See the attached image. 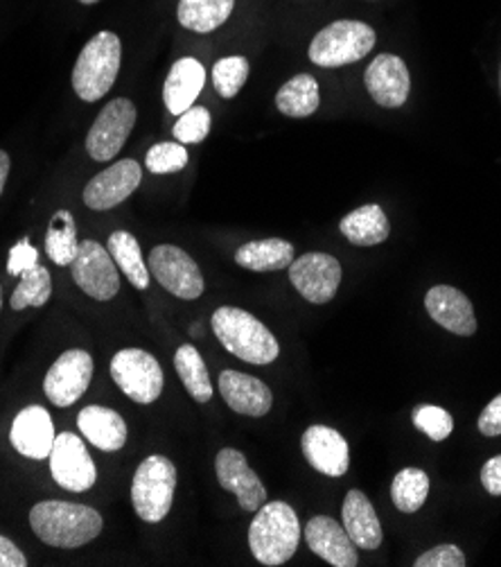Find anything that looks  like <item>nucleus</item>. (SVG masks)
Returning a JSON list of instances; mask_svg holds the SVG:
<instances>
[{
	"label": "nucleus",
	"instance_id": "f257e3e1",
	"mask_svg": "<svg viewBox=\"0 0 501 567\" xmlns=\"http://www.w3.org/2000/svg\"><path fill=\"white\" fill-rule=\"evenodd\" d=\"M32 532L50 547L75 549L95 540L102 532V516L91 506L45 499L32 506L30 512Z\"/></svg>",
	"mask_w": 501,
	"mask_h": 567
},
{
	"label": "nucleus",
	"instance_id": "f03ea898",
	"mask_svg": "<svg viewBox=\"0 0 501 567\" xmlns=\"http://www.w3.org/2000/svg\"><path fill=\"white\" fill-rule=\"evenodd\" d=\"M210 326L221 347L249 364L264 367L281 355V347H278L273 332L242 308L225 306L215 310Z\"/></svg>",
	"mask_w": 501,
	"mask_h": 567
},
{
	"label": "nucleus",
	"instance_id": "7ed1b4c3",
	"mask_svg": "<svg viewBox=\"0 0 501 567\" xmlns=\"http://www.w3.org/2000/svg\"><path fill=\"white\" fill-rule=\"evenodd\" d=\"M301 543V523L288 502H269L258 508L249 527V547L260 565L288 563Z\"/></svg>",
	"mask_w": 501,
	"mask_h": 567
},
{
	"label": "nucleus",
	"instance_id": "20e7f679",
	"mask_svg": "<svg viewBox=\"0 0 501 567\" xmlns=\"http://www.w3.org/2000/svg\"><path fill=\"white\" fill-rule=\"evenodd\" d=\"M123 62V45L118 34L97 32L82 48L75 69H73V89L84 102H97L104 97L111 86L116 84Z\"/></svg>",
	"mask_w": 501,
	"mask_h": 567
},
{
	"label": "nucleus",
	"instance_id": "39448f33",
	"mask_svg": "<svg viewBox=\"0 0 501 567\" xmlns=\"http://www.w3.org/2000/svg\"><path fill=\"white\" fill-rule=\"evenodd\" d=\"M375 30L362 21H334L310 43V62L321 69L355 64L373 50Z\"/></svg>",
	"mask_w": 501,
	"mask_h": 567
},
{
	"label": "nucleus",
	"instance_id": "423d86ee",
	"mask_svg": "<svg viewBox=\"0 0 501 567\" xmlns=\"http://www.w3.org/2000/svg\"><path fill=\"white\" fill-rule=\"evenodd\" d=\"M175 491L177 466L163 455L147 457L138 466L132 484V502L136 508V516L152 525L165 520V516L170 514L173 508Z\"/></svg>",
	"mask_w": 501,
	"mask_h": 567
},
{
	"label": "nucleus",
	"instance_id": "0eeeda50",
	"mask_svg": "<svg viewBox=\"0 0 501 567\" xmlns=\"http://www.w3.org/2000/svg\"><path fill=\"white\" fill-rule=\"evenodd\" d=\"M111 378L134 403H154L165 384L158 360L143 349H123L111 360Z\"/></svg>",
	"mask_w": 501,
	"mask_h": 567
},
{
	"label": "nucleus",
	"instance_id": "6e6552de",
	"mask_svg": "<svg viewBox=\"0 0 501 567\" xmlns=\"http://www.w3.org/2000/svg\"><path fill=\"white\" fill-rule=\"evenodd\" d=\"M73 280L77 288L95 301H111L121 292V274L114 256L100 243L84 240L71 262Z\"/></svg>",
	"mask_w": 501,
	"mask_h": 567
},
{
	"label": "nucleus",
	"instance_id": "1a4fd4ad",
	"mask_svg": "<svg viewBox=\"0 0 501 567\" xmlns=\"http://www.w3.org/2000/svg\"><path fill=\"white\" fill-rule=\"evenodd\" d=\"M136 125V106L127 97L111 100L95 118L93 127L86 136L88 156L97 163H106L114 158L127 143L132 130Z\"/></svg>",
	"mask_w": 501,
	"mask_h": 567
},
{
	"label": "nucleus",
	"instance_id": "9d476101",
	"mask_svg": "<svg viewBox=\"0 0 501 567\" xmlns=\"http://www.w3.org/2000/svg\"><path fill=\"white\" fill-rule=\"evenodd\" d=\"M147 267L167 292L184 301H195L203 295V276L199 265L192 260V256L175 245L154 247Z\"/></svg>",
	"mask_w": 501,
	"mask_h": 567
},
{
	"label": "nucleus",
	"instance_id": "9b49d317",
	"mask_svg": "<svg viewBox=\"0 0 501 567\" xmlns=\"http://www.w3.org/2000/svg\"><path fill=\"white\" fill-rule=\"evenodd\" d=\"M288 269L292 286L299 290V295L316 306H323L334 299L344 276L337 258L319 251L296 258Z\"/></svg>",
	"mask_w": 501,
	"mask_h": 567
},
{
	"label": "nucleus",
	"instance_id": "f8f14e48",
	"mask_svg": "<svg viewBox=\"0 0 501 567\" xmlns=\"http://www.w3.org/2000/svg\"><path fill=\"white\" fill-rule=\"evenodd\" d=\"M50 473L54 482L73 493H84L93 488L97 480L95 464L84 441L73 432L58 434V439H54L50 450Z\"/></svg>",
	"mask_w": 501,
	"mask_h": 567
},
{
	"label": "nucleus",
	"instance_id": "ddd939ff",
	"mask_svg": "<svg viewBox=\"0 0 501 567\" xmlns=\"http://www.w3.org/2000/svg\"><path fill=\"white\" fill-rule=\"evenodd\" d=\"M93 378V358L82 349H71L60 355L43 380V391L52 405L71 408L86 393Z\"/></svg>",
	"mask_w": 501,
	"mask_h": 567
},
{
	"label": "nucleus",
	"instance_id": "4468645a",
	"mask_svg": "<svg viewBox=\"0 0 501 567\" xmlns=\"http://www.w3.org/2000/svg\"><path fill=\"white\" fill-rule=\"evenodd\" d=\"M143 182V167L134 158L118 161L102 169L84 188V204L91 210H108L136 193Z\"/></svg>",
	"mask_w": 501,
	"mask_h": 567
},
{
	"label": "nucleus",
	"instance_id": "2eb2a0df",
	"mask_svg": "<svg viewBox=\"0 0 501 567\" xmlns=\"http://www.w3.org/2000/svg\"><path fill=\"white\" fill-rule=\"evenodd\" d=\"M217 480L221 488L233 493L244 512H258L267 502V491L253 468L247 464V457L236 447L219 450L215 462Z\"/></svg>",
	"mask_w": 501,
	"mask_h": 567
},
{
	"label": "nucleus",
	"instance_id": "dca6fc26",
	"mask_svg": "<svg viewBox=\"0 0 501 567\" xmlns=\"http://www.w3.org/2000/svg\"><path fill=\"white\" fill-rule=\"evenodd\" d=\"M370 97L384 109H398L409 100L411 78L407 64L396 54H377L364 73Z\"/></svg>",
	"mask_w": 501,
	"mask_h": 567
},
{
	"label": "nucleus",
	"instance_id": "f3484780",
	"mask_svg": "<svg viewBox=\"0 0 501 567\" xmlns=\"http://www.w3.org/2000/svg\"><path fill=\"white\" fill-rule=\"evenodd\" d=\"M301 445L307 464L314 471L327 477H344L348 473L351 450L337 430L327 425H312L305 430Z\"/></svg>",
	"mask_w": 501,
	"mask_h": 567
},
{
	"label": "nucleus",
	"instance_id": "a211bd4d",
	"mask_svg": "<svg viewBox=\"0 0 501 567\" xmlns=\"http://www.w3.org/2000/svg\"><path fill=\"white\" fill-rule=\"evenodd\" d=\"M305 543L319 558H323L325 563H330L334 567H357L359 565L357 547L351 540V536L346 534L344 525H340L337 520H332L327 516H314L305 525Z\"/></svg>",
	"mask_w": 501,
	"mask_h": 567
},
{
	"label": "nucleus",
	"instance_id": "6ab92c4d",
	"mask_svg": "<svg viewBox=\"0 0 501 567\" xmlns=\"http://www.w3.org/2000/svg\"><path fill=\"white\" fill-rule=\"evenodd\" d=\"M219 393L221 399L227 401V405L242 416L260 419V416H267L269 410L273 408L271 389L262 380L240 371H231V369L221 371Z\"/></svg>",
	"mask_w": 501,
	"mask_h": 567
},
{
	"label": "nucleus",
	"instance_id": "aec40b11",
	"mask_svg": "<svg viewBox=\"0 0 501 567\" xmlns=\"http://www.w3.org/2000/svg\"><path fill=\"white\" fill-rule=\"evenodd\" d=\"M425 308L429 317L445 330L461 337H472L477 332V317L472 301L450 286H436L425 297Z\"/></svg>",
	"mask_w": 501,
	"mask_h": 567
},
{
	"label": "nucleus",
	"instance_id": "412c9836",
	"mask_svg": "<svg viewBox=\"0 0 501 567\" xmlns=\"http://www.w3.org/2000/svg\"><path fill=\"white\" fill-rule=\"evenodd\" d=\"M54 439H58V434H54V423L48 410L39 405H30L21 410L12 423L10 441L17 447V452H21V455L28 460L39 462L50 457Z\"/></svg>",
	"mask_w": 501,
	"mask_h": 567
},
{
	"label": "nucleus",
	"instance_id": "4be33fe9",
	"mask_svg": "<svg viewBox=\"0 0 501 567\" xmlns=\"http://www.w3.org/2000/svg\"><path fill=\"white\" fill-rule=\"evenodd\" d=\"M203 84H206L203 66L197 60H192V56L179 60L170 69V75H167L163 86V102L167 111L175 113V116H181L184 111H188L195 104Z\"/></svg>",
	"mask_w": 501,
	"mask_h": 567
},
{
	"label": "nucleus",
	"instance_id": "5701e85b",
	"mask_svg": "<svg viewBox=\"0 0 501 567\" xmlns=\"http://www.w3.org/2000/svg\"><path fill=\"white\" fill-rule=\"evenodd\" d=\"M344 529L359 549H377L382 545V525L370 499L359 491H348L342 508Z\"/></svg>",
	"mask_w": 501,
	"mask_h": 567
},
{
	"label": "nucleus",
	"instance_id": "b1692460",
	"mask_svg": "<svg viewBox=\"0 0 501 567\" xmlns=\"http://www.w3.org/2000/svg\"><path fill=\"white\" fill-rule=\"evenodd\" d=\"M80 432L93 443L97 450L116 452L123 450L127 443V423L125 419L102 405H88L77 416Z\"/></svg>",
	"mask_w": 501,
	"mask_h": 567
},
{
	"label": "nucleus",
	"instance_id": "393cba45",
	"mask_svg": "<svg viewBox=\"0 0 501 567\" xmlns=\"http://www.w3.org/2000/svg\"><path fill=\"white\" fill-rule=\"evenodd\" d=\"M340 229L351 245L375 247L382 245L388 238V234H392V224H388V217L384 215L382 206L366 204L348 213L342 219Z\"/></svg>",
	"mask_w": 501,
	"mask_h": 567
},
{
	"label": "nucleus",
	"instance_id": "a878e982",
	"mask_svg": "<svg viewBox=\"0 0 501 567\" xmlns=\"http://www.w3.org/2000/svg\"><path fill=\"white\" fill-rule=\"evenodd\" d=\"M236 262L251 271H281L294 262V247L281 238L253 240L236 251Z\"/></svg>",
	"mask_w": 501,
	"mask_h": 567
},
{
	"label": "nucleus",
	"instance_id": "bb28decb",
	"mask_svg": "<svg viewBox=\"0 0 501 567\" xmlns=\"http://www.w3.org/2000/svg\"><path fill=\"white\" fill-rule=\"evenodd\" d=\"M233 8L236 0H179L177 19L186 30L208 34L229 21Z\"/></svg>",
	"mask_w": 501,
	"mask_h": 567
},
{
	"label": "nucleus",
	"instance_id": "cd10ccee",
	"mask_svg": "<svg viewBox=\"0 0 501 567\" xmlns=\"http://www.w3.org/2000/svg\"><path fill=\"white\" fill-rule=\"evenodd\" d=\"M321 104V93H319V82L303 73L294 75L290 82L281 86V91L275 93V106L281 113H285L288 118H307L319 109Z\"/></svg>",
	"mask_w": 501,
	"mask_h": 567
},
{
	"label": "nucleus",
	"instance_id": "c85d7f7f",
	"mask_svg": "<svg viewBox=\"0 0 501 567\" xmlns=\"http://www.w3.org/2000/svg\"><path fill=\"white\" fill-rule=\"evenodd\" d=\"M80 251V240H77V226L71 215V210H58L52 215L48 224V234H45V254L48 258L60 265L69 267Z\"/></svg>",
	"mask_w": 501,
	"mask_h": 567
},
{
	"label": "nucleus",
	"instance_id": "c756f323",
	"mask_svg": "<svg viewBox=\"0 0 501 567\" xmlns=\"http://www.w3.org/2000/svg\"><path fill=\"white\" fill-rule=\"evenodd\" d=\"M108 254L114 256L118 269L129 278L136 290L149 288V267L143 260V251L138 240L127 231H114L106 243Z\"/></svg>",
	"mask_w": 501,
	"mask_h": 567
},
{
	"label": "nucleus",
	"instance_id": "7c9ffc66",
	"mask_svg": "<svg viewBox=\"0 0 501 567\" xmlns=\"http://www.w3.org/2000/svg\"><path fill=\"white\" fill-rule=\"evenodd\" d=\"M175 369L197 403H208L212 399V382L197 347L192 344L179 347L175 355Z\"/></svg>",
	"mask_w": 501,
	"mask_h": 567
},
{
	"label": "nucleus",
	"instance_id": "2f4dec72",
	"mask_svg": "<svg viewBox=\"0 0 501 567\" xmlns=\"http://www.w3.org/2000/svg\"><path fill=\"white\" fill-rule=\"evenodd\" d=\"M429 495V477L420 468H405L392 484V499L403 514H416Z\"/></svg>",
	"mask_w": 501,
	"mask_h": 567
},
{
	"label": "nucleus",
	"instance_id": "473e14b6",
	"mask_svg": "<svg viewBox=\"0 0 501 567\" xmlns=\"http://www.w3.org/2000/svg\"><path fill=\"white\" fill-rule=\"evenodd\" d=\"M52 295V278L50 271L41 265L28 269L21 274V282L17 286L10 306L12 310H25V308H41L48 303Z\"/></svg>",
	"mask_w": 501,
	"mask_h": 567
},
{
	"label": "nucleus",
	"instance_id": "72a5a7b5",
	"mask_svg": "<svg viewBox=\"0 0 501 567\" xmlns=\"http://www.w3.org/2000/svg\"><path fill=\"white\" fill-rule=\"evenodd\" d=\"M249 62L247 56H240V54H233V56H225V60H219L215 66H212V84H215V91L221 95V97H236L242 86L247 84V78H249Z\"/></svg>",
	"mask_w": 501,
	"mask_h": 567
},
{
	"label": "nucleus",
	"instance_id": "f704fd0d",
	"mask_svg": "<svg viewBox=\"0 0 501 567\" xmlns=\"http://www.w3.org/2000/svg\"><path fill=\"white\" fill-rule=\"evenodd\" d=\"M145 165L152 175H173L188 165V150L177 143H158L147 152Z\"/></svg>",
	"mask_w": 501,
	"mask_h": 567
},
{
	"label": "nucleus",
	"instance_id": "c9c22d12",
	"mask_svg": "<svg viewBox=\"0 0 501 567\" xmlns=\"http://www.w3.org/2000/svg\"><path fill=\"white\" fill-rule=\"evenodd\" d=\"M177 118L179 121H177L173 134L181 145L201 143L210 134L212 118H210V111L206 106H195L192 104L188 111H184L181 116H177Z\"/></svg>",
	"mask_w": 501,
	"mask_h": 567
},
{
	"label": "nucleus",
	"instance_id": "e433bc0d",
	"mask_svg": "<svg viewBox=\"0 0 501 567\" xmlns=\"http://www.w3.org/2000/svg\"><path fill=\"white\" fill-rule=\"evenodd\" d=\"M414 425L431 441H445L455 430V419L442 408L420 405L414 410Z\"/></svg>",
	"mask_w": 501,
	"mask_h": 567
},
{
	"label": "nucleus",
	"instance_id": "4c0bfd02",
	"mask_svg": "<svg viewBox=\"0 0 501 567\" xmlns=\"http://www.w3.org/2000/svg\"><path fill=\"white\" fill-rule=\"evenodd\" d=\"M416 567H466L468 558L457 545H438L414 560Z\"/></svg>",
	"mask_w": 501,
	"mask_h": 567
},
{
	"label": "nucleus",
	"instance_id": "58836bf2",
	"mask_svg": "<svg viewBox=\"0 0 501 567\" xmlns=\"http://www.w3.org/2000/svg\"><path fill=\"white\" fill-rule=\"evenodd\" d=\"M36 265H39V251L30 245L28 238H23L19 245L12 247L10 258H8V274L21 276L23 271H28Z\"/></svg>",
	"mask_w": 501,
	"mask_h": 567
},
{
	"label": "nucleus",
	"instance_id": "ea45409f",
	"mask_svg": "<svg viewBox=\"0 0 501 567\" xmlns=\"http://www.w3.org/2000/svg\"><path fill=\"white\" fill-rule=\"evenodd\" d=\"M479 432L483 436H501V393L486 405L479 416Z\"/></svg>",
	"mask_w": 501,
	"mask_h": 567
},
{
	"label": "nucleus",
	"instance_id": "a19ab883",
	"mask_svg": "<svg viewBox=\"0 0 501 567\" xmlns=\"http://www.w3.org/2000/svg\"><path fill=\"white\" fill-rule=\"evenodd\" d=\"M481 484L490 495H494V497L501 495V455H497L483 464Z\"/></svg>",
	"mask_w": 501,
	"mask_h": 567
},
{
	"label": "nucleus",
	"instance_id": "79ce46f5",
	"mask_svg": "<svg viewBox=\"0 0 501 567\" xmlns=\"http://www.w3.org/2000/svg\"><path fill=\"white\" fill-rule=\"evenodd\" d=\"M25 554L6 536H0V567H25Z\"/></svg>",
	"mask_w": 501,
	"mask_h": 567
},
{
	"label": "nucleus",
	"instance_id": "37998d69",
	"mask_svg": "<svg viewBox=\"0 0 501 567\" xmlns=\"http://www.w3.org/2000/svg\"><path fill=\"white\" fill-rule=\"evenodd\" d=\"M10 165H12L10 154L0 150V195H3L6 184H8V177H10Z\"/></svg>",
	"mask_w": 501,
	"mask_h": 567
},
{
	"label": "nucleus",
	"instance_id": "c03bdc74",
	"mask_svg": "<svg viewBox=\"0 0 501 567\" xmlns=\"http://www.w3.org/2000/svg\"><path fill=\"white\" fill-rule=\"evenodd\" d=\"M80 3H84V6H95V3H100V0H80Z\"/></svg>",
	"mask_w": 501,
	"mask_h": 567
},
{
	"label": "nucleus",
	"instance_id": "a18cd8bd",
	"mask_svg": "<svg viewBox=\"0 0 501 567\" xmlns=\"http://www.w3.org/2000/svg\"><path fill=\"white\" fill-rule=\"evenodd\" d=\"M0 310H3V286H0Z\"/></svg>",
	"mask_w": 501,
	"mask_h": 567
}]
</instances>
